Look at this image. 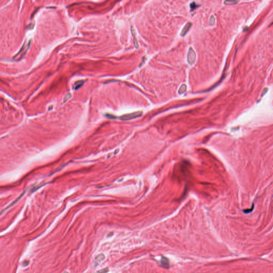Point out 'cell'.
<instances>
[{
    "mask_svg": "<svg viewBox=\"0 0 273 273\" xmlns=\"http://www.w3.org/2000/svg\"><path fill=\"white\" fill-rule=\"evenodd\" d=\"M142 112L141 111H138L136 112L132 113H129L125 114L120 117V119L122 121H128V120L132 119H134L138 118L139 117L142 116Z\"/></svg>",
    "mask_w": 273,
    "mask_h": 273,
    "instance_id": "obj_1",
    "label": "cell"
},
{
    "mask_svg": "<svg viewBox=\"0 0 273 273\" xmlns=\"http://www.w3.org/2000/svg\"><path fill=\"white\" fill-rule=\"evenodd\" d=\"M196 58V55L195 52L192 48H190L188 52L187 61L190 65H193L195 62Z\"/></svg>",
    "mask_w": 273,
    "mask_h": 273,
    "instance_id": "obj_2",
    "label": "cell"
},
{
    "mask_svg": "<svg viewBox=\"0 0 273 273\" xmlns=\"http://www.w3.org/2000/svg\"><path fill=\"white\" fill-rule=\"evenodd\" d=\"M192 25V23H189L188 22L185 25V26H184V27L183 28L182 32L180 33V35L182 36H185L187 34V33L189 31V30L190 29V28H191V26Z\"/></svg>",
    "mask_w": 273,
    "mask_h": 273,
    "instance_id": "obj_3",
    "label": "cell"
},
{
    "mask_svg": "<svg viewBox=\"0 0 273 273\" xmlns=\"http://www.w3.org/2000/svg\"><path fill=\"white\" fill-rule=\"evenodd\" d=\"M161 262V265L164 268H168L169 267V266H170L169 260L168 258L165 257V256H162Z\"/></svg>",
    "mask_w": 273,
    "mask_h": 273,
    "instance_id": "obj_4",
    "label": "cell"
},
{
    "mask_svg": "<svg viewBox=\"0 0 273 273\" xmlns=\"http://www.w3.org/2000/svg\"><path fill=\"white\" fill-rule=\"evenodd\" d=\"M85 82V81H79L76 82L74 84L73 89L75 90H78L79 89H80L82 85H83Z\"/></svg>",
    "mask_w": 273,
    "mask_h": 273,
    "instance_id": "obj_5",
    "label": "cell"
},
{
    "mask_svg": "<svg viewBox=\"0 0 273 273\" xmlns=\"http://www.w3.org/2000/svg\"><path fill=\"white\" fill-rule=\"evenodd\" d=\"M131 32H132V35H133V38H134V44H135V46L136 48H138L139 47V44L138 43L137 40H136V31H135V29L133 28V27H131Z\"/></svg>",
    "mask_w": 273,
    "mask_h": 273,
    "instance_id": "obj_6",
    "label": "cell"
},
{
    "mask_svg": "<svg viewBox=\"0 0 273 273\" xmlns=\"http://www.w3.org/2000/svg\"><path fill=\"white\" fill-rule=\"evenodd\" d=\"M187 90V85H186V84H183L182 86L180 87L179 89V91H178V93L180 94V95H182V94L184 93Z\"/></svg>",
    "mask_w": 273,
    "mask_h": 273,
    "instance_id": "obj_7",
    "label": "cell"
},
{
    "mask_svg": "<svg viewBox=\"0 0 273 273\" xmlns=\"http://www.w3.org/2000/svg\"><path fill=\"white\" fill-rule=\"evenodd\" d=\"M104 259H105V256L102 255V254H100V255H99L98 256H96L95 260L97 262L99 263L100 262H102V261L104 260Z\"/></svg>",
    "mask_w": 273,
    "mask_h": 273,
    "instance_id": "obj_8",
    "label": "cell"
},
{
    "mask_svg": "<svg viewBox=\"0 0 273 273\" xmlns=\"http://www.w3.org/2000/svg\"><path fill=\"white\" fill-rule=\"evenodd\" d=\"M239 1H226L224 2V4L225 5H234V4H236L238 3Z\"/></svg>",
    "mask_w": 273,
    "mask_h": 273,
    "instance_id": "obj_9",
    "label": "cell"
},
{
    "mask_svg": "<svg viewBox=\"0 0 273 273\" xmlns=\"http://www.w3.org/2000/svg\"><path fill=\"white\" fill-rule=\"evenodd\" d=\"M197 6H197L196 4L195 3V2H192V3L190 4V9H191L192 11L195 10V9H196Z\"/></svg>",
    "mask_w": 273,
    "mask_h": 273,
    "instance_id": "obj_10",
    "label": "cell"
},
{
    "mask_svg": "<svg viewBox=\"0 0 273 273\" xmlns=\"http://www.w3.org/2000/svg\"><path fill=\"white\" fill-rule=\"evenodd\" d=\"M108 272V269L107 268H103L102 269L98 270L96 273H107Z\"/></svg>",
    "mask_w": 273,
    "mask_h": 273,
    "instance_id": "obj_11",
    "label": "cell"
},
{
    "mask_svg": "<svg viewBox=\"0 0 273 273\" xmlns=\"http://www.w3.org/2000/svg\"><path fill=\"white\" fill-rule=\"evenodd\" d=\"M72 97V95L70 93H67L66 95L65 96L64 99H63V102H66L67 100H68L69 99Z\"/></svg>",
    "mask_w": 273,
    "mask_h": 273,
    "instance_id": "obj_12",
    "label": "cell"
},
{
    "mask_svg": "<svg viewBox=\"0 0 273 273\" xmlns=\"http://www.w3.org/2000/svg\"><path fill=\"white\" fill-rule=\"evenodd\" d=\"M210 25L212 26L215 23V18H214L213 16H212L210 18Z\"/></svg>",
    "mask_w": 273,
    "mask_h": 273,
    "instance_id": "obj_13",
    "label": "cell"
},
{
    "mask_svg": "<svg viewBox=\"0 0 273 273\" xmlns=\"http://www.w3.org/2000/svg\"><path fill=\"white\" fill-rule=\"evenodd\" d=\"M106 116L107 118L108 119H116V117L114 115H110V114H106Z\"/></svg>",
    "mask_w": 273,
    "mask_h": 273,
    "instance_id": "obj_14",
    "label": "cell"
},
{
    "mask_svg": "<svg viewBox=\"0 0 273 273\" xmlns=\"http://www.w3.org/2000/svg\"><path fill=\"white\" fill-rule=\"evenodd\" d=\"M28 263H29L28 261L26 260V261H25V262L23 263V266H25H25H27L28 265Z\"/></svg>",
    "mask_w": 273,
    "mask_h": 273,
    "instance_id": "obj_15",
    "label": "cell"
},
{
    "mask_svg": "<svg viewBox=\"0 0 273 273\" xmlns=\"http://www.w3.org/2000/svg\"><path fill=\"white\" fill-rule=\"evenodd\" d=\"M264 91H265V89H264ZM267 90H266V91H265V93H266V92H267ZM265 95V94H264V93H263H263H262V96H263V95Z\"/></svg>",
    "mask_w": 273,
    "mask_h": 273,
    "instance_id": "obj_16",
    "label": "cell"
}]
</instances>
